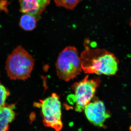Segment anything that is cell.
Returning a JSON list of instances; mask_svg holds the SVG:
<instances>
[{
	"instance_id": "10",
	"label": "cell",
	"mask_w": 131,
	"mask_h": 131,
	"mask_svg": "<svg viewBox=\"0 0 131 131\" xmlns=\"http://www.w3.org/2000/svg\"><path fill=\"white\" fill-rule=\"evenodd\" d=\"M57 6L69 9H74L82 0H54Z\"/></svg>"
},
{
	"instance_id": "5",
	"label": "cell",
	"mask_w": 131,
	"mask_h": 131,
	"mask_svg": "<svg viewBox=\"0 0 131 131\" xmlns=\"http://www.w3.org/2000/svg\"><path fill=\"white\" fill-rule=\"evenodd\" d=\"M38 105L41 108L44 125L56 131H61L63 125L59 96L54 93L45 100H40Z\"/></svg>"
},
{
	"instance_id": "3",
	"label": "cell",
	"mask_w": 131,
	"mask_h": 131,
	"mask_svg": "<svg viewBox=\"0 0 131 131\" xmlns=\"http://www.w3.org/2000/svg\"><path fill=\"white\" fill-rule=\"evenodd\" d=\"M56 66L58 77L66 82L77 77L82 70L78 51L73 46L66 47L60 52Z\"/></svg>"
},
{
	"instance_id": "2",
	"label": "cell",
	"mask_w": 131,
	"mask_h": 131,
	"mask_svg": "<svg viewBox=\"0 0 131 131\" xmlns=\"http://www.w3.org/2000/svg\"><path fill=\"white\" fill-rule=\"evenodd\" d=\"M32 56L20 46L16 47L7 59L6 70L12 80H25L30 77L34 66Z\"/></svg>"
},
{
	"instance_id": "1",
	"label": "cell",
	"mask_w": 131,
	"mask_h": 131,
	"mask_svg": "<svg viewBox=\"0 0 131 131\" xmlns=\"http://www.w3.org/2000/svg\"><path fill=\"white\" fill-rule=\"evenodd\" d=\"M84 45L85 49L80 57L84 73L107 76L116 74L119 61L114 54L105 49H92L85 43Z\"/></svg>"
},
{
	"instance_id": "4",
	"label": "cell",
	"mask_w": 131,
	"mask_h": 131,
	"mask_svg": "<svg viewBox=\"0 0 131 131\" xmlns=\"http://www.w3.org/2000/svg\"><path fill=\"white\" fill-rule=\"evenodd\" d=\"M101 82L100 78L90 79L87 75L83 80L73 84L71 88L74 92L73 102L75 105V111L81 112L84 110L94 96Z\"/></svg>"
},
{
	"instance_id": "6",
	"label": "cell",
	"mask_w": 131,
	"mask_h": 131,
	"mask_svg": "<svg viewBox=\"0 0 131 131\" xmlns=\"http://www.w3.org/2000/svg\"><path fill=\"white\" fill-rule=\"evenodd\" d=\"M85 115L90 123L95 126L103 127L104 123L111 116L102 101L96 100L90 102L84 109Z\"/></svg>"
},
{
	"instance_id": "12",
	"label": "cell",
	"mask_w": 131,
	"mask_h": 131,
	"mask_svg": "<svg viewBox=\"0 0 131 131\" xmlns=\"http://www.w3.org/2000/svg\"><path fill=\"white\" fill-rule=\"evenodd\" d=\"M130 24H131V22H130Z\"/></svg>"
},
{
	"instance_id": "13",
	"label": "cell",
	"mask_w": 131,
	"mask_h": 131,
	"mask_svg": "<svg viewBox=\"0 0 131 131\" xmlns=\"http://www.w3.org/2000/svg\"><path fill=\"white\" fill-rule=\"evenodd\" d=\"M97 1H98V0H97Z\"/></svg>"
},
{
	"instance_id": "8",
	"label": "cell",
	"mask_w": 131,
	"mask_h": 131,
	"mask_svg": "<svg viewBox=\"0 0 131 131\" xmlns=\"http://www.w3.org/2000/svg\"><path fill=\"white\" fill-rule=\"evenodd\" d=\"M14 105L6 104L0 107V131H7L9 123L14 119Z\"/></svg>"
},
{
	"instance_id": "9",
	"label": "cell",
	"mask_w": 131,
	"mask_h": 131,
	"mask_svg": "<svg viewBox=\"0 0 131 131\" xmlns=\"http://www.w3.org/2000/svg\"><path fill=\"white\" fill-rule=\"evenodd\" d=\"M37 18L28 14L25 13L21 16L19 25L21 28L26 31H31L36 27Z\"/></svg>"
},
{
	"instance_id": "7",
	"label": "cell",
	"mask_w": 131,
	"mask_h": 131,
	"mask_svg": "<svg viewBox=\"0 0 131 131\" xmlns=\"http://www.w3.org/2000/svg\"><path fill=\"white\" fill-rule=\"evenodd\" d=\"M51 0H20V11L33 15L37 18L42 14Z\"/></svg>"
},
{
	"instance_id": "11",
	"label": "cell",
	"mask_w": 131,
	"mask_h": 131,
	"mask_svg": "<svg viewBox=\"0 0 131 131\" xmlns=\"http://www.w3.org/2000/svg\"><path fill=\"white\" fill-rule=\"evenodd\" d=\"M9 95V91L6 87L0 83V107L5 106L6 100Z\"/></svg>"
}]
</instances>
